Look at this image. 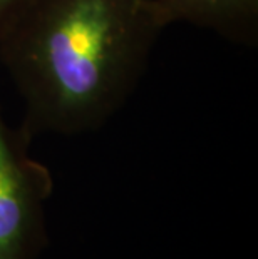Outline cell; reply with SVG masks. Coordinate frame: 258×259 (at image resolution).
<instances>
[{
  "label": "cell",
  "mask_w": 258,
  "mask_h": 259,
  "mask_svg": "<svg viewBox=\"0 0 258 259\" xmlns=\"http://www.w3.org/2000/svg\"><path fill=\"white\" fill-rule=\"evenodd\" d=\"M150 0H34L0 37L27 139L102 127L144 74L161 34Z\"/></svg>",
  "instance_id": "1"
},
{
  "label": "cell",
  "mask_w": 258,
  "mask_h": 259,
  "mask_svg": "<svg viewBox=\"0 0 258 259\" xmlns=\"http://www.w3.org/2000/svg\"><path fill=\"white\" fill-rule=\"evenodd\" d=\"M34 0H0V37Z\"/></svg>",
  "instance_id": "4"
},
{
  "label": "cell",
  "mask_w": 258,
  "mask_h": 259,
  "mask_svg": "<svg viewBox=\"0 0 258 259\" xmlns=\"http://www.w3.org/2000/svg\"><path fill=\"white\" fill-rule=\"evenodd\" d=\"M29 141L0 114V259H34L46 242L44 206L52 176L29 156Z\"/></svg>",
  "instance_id": "2"
},
{
  "label": "cell",
  "mask_w": 258,
  "mask_h": 259,
  "mask_svg": "<svg viewBox=\"0 0 258 259\" xmlns=\"http://www.w3.org/2000/svg\"><path fill=\"white\" fill-rule=\"evenodd\" d=\"M150 5L161 30L185 22L235 44L258 40V0H150Z\"/></svg>",
  "instance_id": "3"
}]
</instances>
